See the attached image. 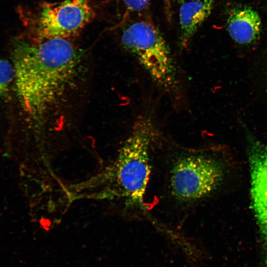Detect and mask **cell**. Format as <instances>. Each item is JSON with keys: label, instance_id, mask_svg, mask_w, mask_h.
<instances>
[{"label": "cell", "instance_id": "ba28073f", "mask_svg": "<svg viewBox=\"0 0 267 267\" xmlns=\"http://www.w3.org/2000/svg\"><path fill=\"white\" fill-rule=\"evenodd\" d=\"M215 0L184 2L179 11L180 44L186 47L190 39L211 12Z\"/></svg>", "mask_w": 267, "mask_h": 267}, {"label": "cell", "instance_id": "52a82bcc", "mask_svg": "<svg viewBox=\"0 0 267 267\" xmlns=\"http://www.w3.org/2000/svg\"><path fill=\"white\" fill-rule=\"evenodd\" d=\"M227 30L237 43L247 44L258 39L261 21L258 13L251 7H241L232 10L227 18Z\"/></svg>", "mask_w": 267, "mask_h": 267}, {"label": "cell", "instance_id": "277c9868", "mask_svg": "<svg viewBox=\"0 0 267 267\" xmlns=\"http://www.w3.org/2000/svg\"><path fill=\"white\" fill-rule=\"evenodd\" d=\"M223 177L221 164L204 154L183 155L175 162L170 185L174 196L182 202L203 199L221 184Z\"/></svg>", "mask_w": 267, "mask_h": 267}, {"label": "cell", "instance_id": "9c48e42d", "mask_svg": "<svg viewBox=\"0 0 267 267\" xmlns=\"http://www.w3.org/2000/svg\"><path fill=\"white\" fill-rule=\"evenodd\" d=\"M13 79V66L6 60L0 59V100L6 95Z\"/></svg>", "mask_w": 267, "mask_h": 267}, {"label": "cell", "instance_id": "8fae6325", "mask_svg": "<svg viewBox=\"0 0 267 267\" xmlns=\"http://www.w3.org/2000/svg\"><path fill=\"white\" fill-rule=\"evenodd\" d=\"M165 9L166 12L168 17L169 18L171 17V0H165Z\"/></svg>", "mask_w": 267, "mask_h": 267}, {"label": "cell", "instance_id": "8992f818", "mask_svg": "<svg viewBox=\"0 0 267 267\" xmlns=\"http://www.w3.org/2000/svg\"><path fill=\"white\" fill-rule=\"evenodd\" d=\"M252 208L258 226L267 267V146L250 138L248 148Z\"/></svg>", "mask_w": 267, "mask_h": 267}, {"label": "cell", "instance_id": "30bf717a", "mask_svg": "<svg viewBox=\"0 0 267 267\" xmlns=\"http://www.w3.org/2000/svg\"><path fill=\"white\" fill-rule=\"evenodd\" d=\"M126 13L140 12L146 9L151 0H122Z\"/></svg>", "mask_w": 267, "mask_h": 267}, {"label": "cell", "instance_id": "7a4b0ae2", "mask_svg": "<svg viewBox=\"0 0 267 267\" xmlns=\"http://www.w3.org/2000/svg\"><path fill=\"white\" fill-rule=\"evenodd\" d=\"M154 134L151 120L140 117L115 162L93 178L89 186L101 185L103 197L120 195L129 206L142 207L150 175L149 148Z\"/></svg>", "mask_w": 267, "mask_h": 267}, {"label": "cell", "instance_id": "5b68a950", "mask_svg": "<svg viewBox=\"0 0 267 267\" xmlns=\"http://www.w3.org/2000/svg\"><path fill=\"white\" fill-rule=\"evenodd\" d=\"M95 14L89 0H65L43 3L36 17V41L66 39L76 36L93 20Z\"/></svg>", "mask_w": 267, "mask_h": 267}, {"label": "cell", "instance_id": "3957f363", "mask_svg": "<svg viewBox=\"0 0 267 267\" xmlns=\"http://www.w3.org/2000/svg\"><path fill=\"white\" fill-rule=\"evenodd\" d=\"M121 39L124 48L137 59L158 87L168 92L176 90L178 85L176 64L167 43L151 21L132 23L123 30Z\"/></svg>", "mask_w": 267, "mask_h": 267}, {"label": "cell", "instance_id": "7c38bea8", "mask_svg": "<svg viewBox=\"0 0 267 267\" xmlns=\"http://www.w3.org/2000/svg\"><path fill=\"white\" fill-rule=\"evenodd\" d=\"M184 2L188 1H192V0H181Z\"/></svg>", "mask_w": 267, "mask_h": 267}, {"label": "cell", "instance_id": "6da1fadb", "mask_svg": "<svg viewBox=\"0 0 267 267\" xmlns=\"http://www.w3.org/2000/svg\"><path fill=\"white\" fill-rule=\"evenodd\" d=\"M18 99L32 119L43 118L74 77L82 54L66 39L18 40L12 49Z\"/></svg>", "mask_w": 267, "mask_h": 267}]
</instances>
